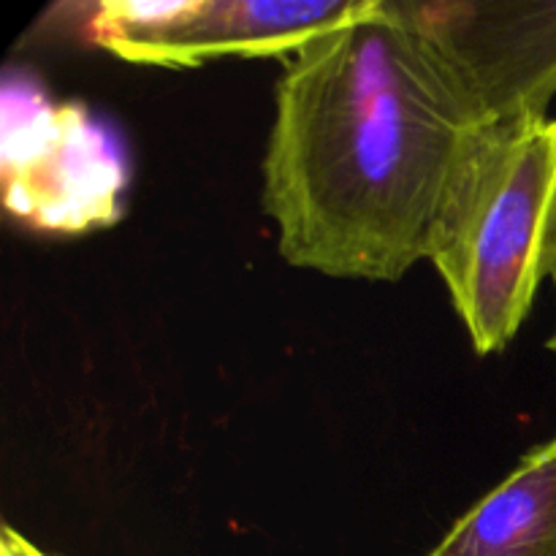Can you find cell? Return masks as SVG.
Returning a JSON list of instances; mask_svg holds the SVG:
<instances>
[{"label":"cell","instance_id":"52a82bcc","mask_svg":"<svg viewBox=\"0 0 556 556\" xmlns=\"http://www.w3.org/2000/svg\"><path fill=\"white\" fill-rule=\"evenodd\" d=\"M0 556H54V554H47L43 548H38L30 538L16 532L11 525H3V530H0Z\"/></svg>","mask_w":556,"mask_h":556},{"label":"cell","instance_id":"6da1fadb","mask_svg":"<svg viewBox=\"0 0 556 556\" xmlns=\"http://www.w3.org/2000/svg\"><path fill=\"white\" fill-rule=\"evenodd\" d=\"M476 130L389 0H369L277 81L264 210L280 255L337 280H402L429 261Z\"/></svg>","mask_w":556,"mask_h":556},{"label":"cell","instance_id":"8992f818","mask_svg":"<svg viewBox=\"0 0 556 556\" xmlns=\"http://www.w3.org/2000/svg\"><path fill=\"white\" fill-rule=\"evenodd\" d=\"M427 556H556V438L532 448Z\"/></svg>","mask_w":556,"mask_h":556},{"label":"cell","instance_id":"277c9868","mask_svg":"<svg viewBox=\"0 0 556 556\" xmlns=\"http://www.w3.org/2000/svg\"><path fill=\"white\" fill-rule=\"evenodd\" d=\"M369 0H101L76 3L87 41L119 60L195 68L215 58L296 54Z\"/></svg>","mask_w":556,"mask_h":556},{"label":"cell","instance_id":"5b68a950","mask_svg":"<svg viewBox=\"0 0 556 556\" xmlns=\"http://www.w3.org/2000/svg\"><path fill=\"white\" fill-rule=\"evenodd\" d=\"M123 188L119 147L85 109L5 85V212L41 231H92L117 220Z\"/></svg>","mask_w":556,"mask_h":556},{"label":"cell","instance_id":"3957f363","mask_svg":"<svg viewBox=\"0 0 556 556\" xmlns=\"http://www.w3.org/2000/svg\"><path fill=\"white\" fill-rule=\"evenodd\" d=\"M478 130L548 117L556 96V0H389Z\"/></svg>","mask_w":556,"mask_h":556},{"label":"cell","instance_id":"ba28073f","mask_svg":"<svg viewBox=\"0 0 556 556\" xmlns=\"http://www.w3.org/2000/svg\"><path fill=\"white\" fill-rule=\"evenodd\" d=\"M548 351H552V353H554V356H556V329H554L552 340H548Z\"/></svg>","mask_w":556,"mask_h":556},{"label":"cell","instance_id":"7a4b0ae2","mask_svg":"<svg viewBox=\"0 0 556 556\" xmlns=\"http://www.w3.org/2000/svg\"><path fill=\"white\" fill-rule=\"evenodd\" d=\"M429 261L478 356L505 351L538 288L556 277V119L472 134L445 193Z\"/></svg>","mask_w":556,"mask_h":556}]
</instances>
